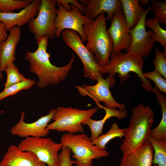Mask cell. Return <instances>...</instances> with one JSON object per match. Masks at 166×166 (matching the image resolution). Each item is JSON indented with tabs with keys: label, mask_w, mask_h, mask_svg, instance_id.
I'll return each mask as SVG.
<instances>
[{
	"label": "cell",
	"mask_w": 166,
	"mask_h": 166,
	"mask_svg": "<svg viewBox=\"0 0 166 166\" xmlns=\"http://www.w3.org/2000/svg\"><path fill=\"white\" fill-rule=\"evenodd\" d=\"M49 38L43 36L37 40L38 48L34 52L26 53L25 58L30 63L31 72L36 74L39 81L37 86L40 88L49 85L58 84L64 80L72 69L75 56L73 53L69 62L65 65L58 67L52 64L49 60L50 53L47 51Z\"/></svg>",
	"instance_id": "1"
},
{
	"label": "cell",
	"mask_w": 166,
	"mask_h": 166,
	"mask_svg": "<svg viewBox=\"0 0 166 166\" xmlns=\"http://www.w3.org/2000/svg\"><path fill=\"white\" fill-rule=\"evenodd\" d=\"M154 117V113L149 105L139 104L133 108L128 127L120 146L123 154L135 150L148 140Z\"/></svg>",
	"instance_id": "2"
},
{
	"label": "cell",
	"mask_w": 166,
	"mask_h": 166,
	"mask_svg": "<svg viewBox=\"0 0 166 166\" xmlns=\"http://www.w3.org/2000/svg\"><path fill=\"white\" fill-rule=\"evenodd\" d=\"M106 20L105 13H102L83 27L87 38L85 46L94 55L101 67L109 63L113 48L112 41L107 31Z\"/></svg>",
	"instance_id": "3"
},
{
	"label": "cell",
	"mask_w": 166,
	"mask_h": 166,
	"mask_svg": "<svg viewBox=\"0 0 166 166\" xmlns=\"http://www.w3.org/2000/svg\"><path fill=\"white\" fill-rule=\"evenodd\" d=\"M109 61L106 66L101 67L103 74L108 73L109 76L114 77L118 74L121 81L127 80L130 72L136 73L141 82V85L146 91L154 93L151 81L145 77L143 71L144 58L131 52H111Z\"/></svg>",
	"instance_id": "4"
},
{
	"label": "cell",
	"mask_w": 166,
	"mask_h": 166,
	"mask_svg": "<svg viewBox=\"0 0 166 166\" xmlns=\"http://www.w3.org/2000/svg\"><path fill=\"white\" fill-rule=\"evenodd\" d=\"M60 143L62 147H67L70 149L76 166H92L93 160L109 155L105 150L100 149L93 145L90 138L84 133H66L61 136Z\"/></svg>",
	"instance_id": "5"
},
{
	"label": "cell",
	"mask_w": 166,
	"mask_h": 166,
	"mask_svg": "<svg viewBox=\"0 0 166 166\" xmlns=\"http://www.w3.org/2000/svg\"><path fill=\"white\" fill-rule=\"evenodd\" d=\"M57 5L58 7L56 8V16L54 22L56 37H60L64 30H70L78 34L82 42L85 43L87 38L83 27L92 20L83 15L77 7L67 3L65 0H57Z\"/></svg>",
	"instance_id": "6"
},
{
	"label": "cell",
	"mask_w": 166,
	"mask_h": 166,
	"mask_svg": "<svg viewBox=\"0 0 166 166\" xmlns=\"http://www.w3.org/2000/svg\"><path fill=\"white\" fill-rule=\"evenodd\" d=\"M98 110L97 108L81 110L71 107H58L55 109L53 119L54 122L48 124L46 128L49 131H66L73 134L83 133L84 129L82 123L92 117Z\"/></svg>",
	"instance_id": "7"
},
{
	"label": "cell",
	"mask_w": 166,
	"mask_h": 166,
	"mask_svg": "<svg viewBox=\"0 0 166 166\" xmlns=\"http://www.w3.org/2000/svg\"><path fill=\"white\" fill-rule=\"evenodd\" d=\"M62 39L65 44L77 55L83 65L84 76L92 81H97L102 77L100 67L94 55L87 48L76 31L66 30L61 33Z\"/></svg>",
	"instance_id": "8"
},
{
	"label": "cell",
	"mask_w": 166,
	"mask_h": 166,
	"mask_svg": "<svg viewBox=\"0 0 166 166\" xmlns=\"http://www.w3.org/2000/svg\"><path fill=\"white\" fill-rule=\"evenodd\" d=\"M18 146L22 151L32 152L48 166H59L58 152L62 145L50 138L28 137L22 140Z\"/></svg>",
	"instance_id": "9"
},
{
	"label": "cell",
	"mask_w": 166,
	"mask_h": 166,
	"mask_svg": "<svg viewBox=\"0 0 166 166\" xmlns=\"http://www.w3.org/2000/svg\"><path fill=\"white\" fill-rule=\"evenodd\" d=\"M57 3V0H41L37 17L28 23L30 31L37 41L43 36H47L49 39L56 37L54 22Z\"/></svg>",
	"instance_id": "10"
},
{
	"label": "cell",
	"mask_w": 166,
	"mask_h": 166,
	"mask_svg": "<svg viewBox=\"0 0 166 166\" xmlns=\"http://www.w3.org/2000/svg\"><path fill=\"white\" fill-rule=\"evenodd\" d=\"M97 83L94 85H82V86L76 85L79 93L82 96H89L96 102L104 103L105 107L113 109L120 110L128 112L124 104L117 102L112 96L110 87L113 86L115 83L114 77L108 76L106 79L99 77Z\"/></svg>",
	"instance_id": "11"
},
{
	"label": "cell",
	"mask_w": 166,
	"mask_h": 166,
	"mask_svg": "<svg viewBox=\"0 0 166 166\" xmlns=\"http://www.w3.org/2000/svg\"><path fill=\"white\" fill-rule=\"evenodd\" d=\"M151 10V5L145 10L143 9L140 19L137 25L133 28L129 29L132 41L126 52H131L144 58L151 53L156 42L151 36L152 31L150 30L147 31L145 22L146 16Z\"/></svg>",
	"instance_id": "12"
},
{
	"label": "cell",
	"mask_w": 166,
	"mask_h": 166,
	"mask_svg": "<svg viewBox=\"0 0 166 166\" xmlns=\"http://www.w3.org/2000/svg\"><path fill=\"white\" fill-rule=\"evenodd\" d=\"M55 112V109H52L48 114L36 121L27 123L24 121L25 112L22 111L19 121L11 128L10 132L12 135L21 138L45 137L50 132L46 127L49 123L53 119Z\"/></svg>",
	"instance_id": "13"
},
{
	"label": "cell",
	"mask_w": 166,
	"mask_h": 166,
	"mask_svg": "<svg viewBox=\"0 0 166 166\" xmlns=\"http://www.w3.org/2000/svg\"><path fill=\"white\" fill-rule=\"evenodd\" d=\"M129 29L123 11L116 13L113 15L109 27L107 30L112 41L113 51L127 50L129 48L132 41Z\"/></svg>",
	"instance_id": "14"
},
{
	"label": "cell",
	"mask_w": 166,
	"mask_h": 166,
	"mask_svg": "<svg viewBox=\"0 0 166 166\" xmlns=\"http://www.w3.org/2000/svg\"><path fill=\"white\" fill-rule=\"evenodd\" d=\"M0 166H46L32 152L22 151L10 145L0 161Z\"/></svg>",
	"instance_id": "15"
},
{
	"label": "cell",
	"mask_w": 166,
	"mask_h": 166,
	"mask_svg": "<svg viewBox=\"0 0 166 166\" xmlns=\"http://www.w3.org/2000/svg\"><path fill=\"white\" fill-rule=\"evenodd\" d=\"M41 3V0H32L29 6L18 13L0 12V22L5 25L7 31H9L15 26L20 27L38 15Z\"/></svg>",
	"instance_id": "16"
},
{
	"label": "cell",
	"mask_w": 166,
	"mask_h": 166,
	"mask_svg": "<svg viewBox=\"0 0 166 166\" xmlns=\"http://www.w3.org/2000/svg\"><path fill=\"white\" fill-rule=\"evenodd\" d=\"M9 31L6 40L0 42V70L2 72L16 60V47L21 38L20 27L15 26Z\"/></svg>",
	"instance_id": "17"
},
{
	"label": "cell",
	"mask_w": 166,
	"mask_h": 166,
	"mask_svg": "<svg viewBox=\"0 0 166 166\" xmlns=\"http://www.w3.org/2000/svg\"><path fill=\"white\" fill-rule=\"evenodd\" d=\"M122 10L120 0H91L85 6L84 14L91 20L102 13L107 14L106 20L111 22L113 15Z\"/></svg>",
	"instance_id": "18"
},
{
	"label": "cell",
	"mask_w": 166,
	"mask_h": 166,
	"mask_svg": "<svg viewBox=\"0 0 166 166\" xmlns=\"http://www.w3.org/2000/svg\"><path fill=\"white\" fill-rule=\"evenodd\" d=\"M153 152L148 140L135 150L123 154L119 166H152Z\"/></svg>",
	"instance_id": "19"
},
{
	"label": "cell",
	"mask_w": 166,
	"mask_h": 166,
	"mask_svg": "<svg viewBox=\"0 0 166 166\" xmlns=\"http://www.w3.org/2000/svg\"><path fill=\"white\" fill-rule=\"evenodd\" d=\"M98 108L103 109L105 111V114L103 118L96 121L91 118L86 119L82 123V124L87 125L90 129L92 141L97 138L102 132L104 125L106 121L110 118L116 117L119 119H122L126 117L127 113L124 111L111 109L106 108L99 103H96Z\"/></svg>",
	"instance_id": "20"
},
{
	"label": "cell",
	"mask_w": 166,
	"mask_h": 166,
	"mask_svg": "<svg viewBox=\"0 0 166 166\" xmlns=\"http://www.w3.org/2000/svg\"><path fill=\"white\" fill-rule=\"evenodd\" d=\"M128 28H134L139 22L143 9L138 0H120Z\"/></svg>",
	"instance_id": "21"
},
{
	"label": "cell",
	"mask_w": 166,
	"mask_h": 166,
	"mask_svg": "<svg viewBox=\"0 0 166 166\" xmlns=\"http://www.w3.org/2000/svg\"><path fill=\"white\" fill-rule=\"evenodd\" d=\"M154 93L156 96L162 111V118L158 125L152 129L150 136L157 139L166 140V98L164 94L153 88Z\"/></svg>",
	"instance_id": "22"
},
{
	"label": "cell",
	"mask_w": 166,
	"mask_h": 166,
	"mask_svg": "<svg viewBox=\"0 0 166 166\" xmlns=\"http://www.w3.org/2000/svg\"><path fill=\"white\" fill-rule=\"evenodd\" d=\"M127 128L123 129L119 127V124L117 123H113L109 131L105 134L99 136L95 140L92 141V144L97 148L105 150L107 144L113 139L119 137L122 139L124 136Z\"/></svg>",
	"instance_id": "23"
},
{
	"label": "cell",
	"mask_w": 166,
	"mask_h": 166,
	"mask_svg": "<svg viewBox=\"0 0 166 166\" xmlns=\"http://www.w3.org/2000/svg\"><path fill=\"white\" fill-rule=\"evenodd\" d=\"M148 140L154 151L152 164L166 166V140L150 136Z\"/></svg>",
	"instance_id": "24"
},
{
	"label": "cell",
	"mask_w": 166,
	"mask_h": 166,
	"mask_svg": "<svg viewBox=\"0 0 166 166\" xmlns=\"http://www.w3.org/2000/svg\"><path fill=\"white\" fill-rule=\"evenodd\" d=\"M160 24L157 18L155 16L153 19H146L145 22V26L152 31L151 37L161 44L164 51L166 52V30L160 26Z\"/></svg>",
	"instance_id": "25"
},
{
	"label": "cell",
	"mask_w": 166,
	"mask_h": 166,
	"mask_svg": "<svg viewBox=\"0 0 166 166\" xmlns=\"http://www.w3.org/2000/svg\"><path fill=\"white\" fill-rule=\"evenodd\" d=\"M36 84L33 80L27 79L4 89L0 93V101L8 96L14 95L23 89H28Z\"/></svg>",
	"instance_id": "26"
},
{
	"label": "cell",
	"mask_w": 166,
	"mask_h": 166,
	"mask_svg": "<svg viewBox=\"0 0 166 166\" xmlns=\"http://www.w3.org/2000/svg\"><path fill=\"white\" fill-rule=\"evenodd\" d=\"M31 0H0V12H14L15 10L23 9L29 6Z\"/></svg>",
	"instance_id": "27"
},
{
	"label": "cell",
	"mask_w": 166,
	"mask_h": 166,
	"mask_svg": "<svg viewBox=\"0 0 166 166\" xmlns=\"http://www.w3.org/2000/svg\"><path fill=\"white\" fill-rule=\"evenodd\" d=\"M5 71L6 73L7 78L4 84L5 88L26 80L23 75L20 73L17 66L14 62L10 63Z\"/></svg>",
	"instance_id": "28"
},
{
	"label": "cell",
	"mask_w": 166,
	"mask_h": 166,
	"mask_svg": "<svg viewBox=\"0 0 166 166\" xmlns=\"http://www.w3.org/2000/svg\"><path fill=\"white\" fill-rule=\"evenodd\" d=\"M151 8L154 16L158 19L160 23L164 25L166 23V0L160 2L155 0L151 1Z\"/></svg>",
	"instance_id": "29"
},
{
	"label": "cell",
	"mask_w": 166,
	"mask_h": 166,
	"mask_svg": "<svg viewBox=\"0 0 166 166\" xmlns=\"http://www.w3.org/2000/svg\"><path fill=\"white\" fill-rule=\"evenodd\" d=\"M144 77L153 81L155 83L154 88L159 92L166 93V81L158 72L154 70L144 73Z\"/></svg>",
	"instance_id": "30"
},
{
	"label": "cell",
	"mask_w": 166,
	"mask_h": 166,
	"mask_svg": "<svg viewBox=\"0 0 166 166\" xmlns=\"http://www.w3.org/2000/svg\"><path fill=\"white\" fill-rule=\"evenodd\" d=\"M155 56L153 60L155 70L159 73L165 79H166V55L161 52L156 47L155 48Z\"/></svg>",
	"instance_id": "31"
},
{
	"label": "cell",
	"mask_w": 166,
	"mask_h": 166,
	"mask_svg": "<svg viewBox=\"0 0 166 166\" xmlns=\"http://www.w3.org/2000/svg\"><path fill=\"white\" fill-rule=\"evenodd\" d=\"M61 152L59 154V166H72L76 163L75 160H72L70 158L71 150L67 147H62Z\"/></svg>",
	"instance_id": "32"
},
{
	"label": "cell",
	"mask_w": 166,
	"mask_h": 166,
	"mask_svg": "<svg viewBox=\"0 0 166 166\" xmlns=\"http://www.w3.org/2000/svg\"><path fill=\"white\" fill-rule=\"evenodd\" d=\"M7 31L5 25L0 22V42L5 41L7 38L8 35Z\"/></svg>",
	"instance_id": "33"
},
{
	"label": "cell",
	"mask_w": 166,
	"mask_h": 166,
	"mask_svg": "<svg viewBox=\"0 0 166 166\" xmlns=\"http://www.w3.org/2000/svg\"><path fill=\"white\" fill-rule=\"evenodd\" d=\"M90 0H79V1L82 4L85 6V5L87 6L89 4Z\"/></svg>",
	"instance_id": "34"
},
{
	"label": "cell",
	"mask_w": 166,
	"mask_h": 166,
	"mask_svg": "<svg viewBox=\"0 0 166 166\" xmlns=\"http://www.w3.org/2000/svg\"><path fill=\"white\" fill-rule=\"evenodd\" d=\"M140 1L141 3V4L143 5H147L149 2V0H140Z\"/></svg>",
	"instance_id": "35"
},
{
	"label": "cell",
	"mask_w": 166,
	"mask_h": 166,
	"mask_svg": "<svg viewBox=\"0 0 166 166\" xmlns=\"http://www.w3.org/2000/svg\"><path fill=\"white\" fill-rule=\"evenodd\" d=\"M2 72L0 70V78L1 79H2L3 77Z\"/></svg>",
	"instance_id": "36"
},
{
	"label": "cell",
	"mask_w": 166,
	"mask_h": 166,
	"mask_svg": "<svg viewBox=\"0 0 166 166\" xmlns=\"http://www.w3.org/2000/svg\"><path fill=\"white\" fill-rule=\"evenodd\" d=\"M154 166H158V165L157 164H154Z\"/></svg>",
	"instance_id": "37"
}]
</instances>
